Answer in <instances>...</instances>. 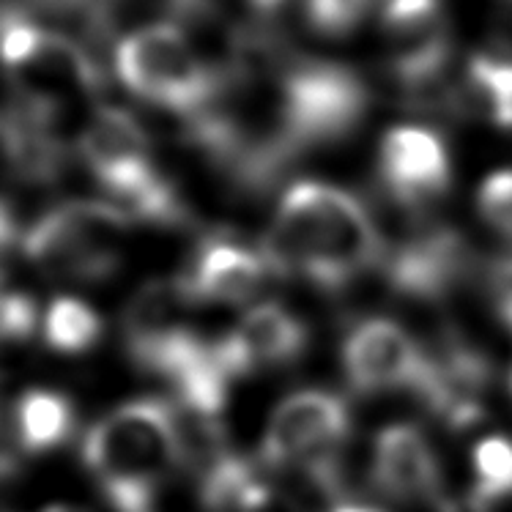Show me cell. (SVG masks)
Wrapping results in <instances>:
<instances>
[{"instance_id":"obj_1","label":"cell","mask_w":512,"mask_h":512,"mask_svg":"<svg viewBox=\"0 0 512 512\" xmlns=\"http://www.w3.org/2000/svg\"><path fill=\"white\" fill-rule=\"evenodd\" d=\"M261 250L272 274L299 277L329 293L387 258L365 203L326 181H299L285 192Z\"/></svg>"},{"instance_id":"obj_2","label":"cell","mask_w":512,"mask_h":512,"mask_svg":"<svg viewBox=\"0 0 512 512\" xmlns=\"http://www.w3.org/2000/svg\"><path fill=\"white\" fill-rule=\"evenodd\" d=\"M184 452L181 419L154 398L113 408L83 441L85 469L115 512H151Z\"/></svg>"},{"instance_id":"obj_3","label":"cell","mask_w":512,"mask_h":512,"mask_svg":"<svg viewBox=\"0 0 512 512\" xmlns=\"http://www.w3.org/2000/svg\"><path fill=\"white\" fill-rule=\"evenodd\" d=\"M80 157L96 184L113 198L129 220L178 228L189 209L154 162V148L135 115L118 107H99L80 135Z\"/></svg>"},{"instance_id":"obj_4","label":"cell","mask_w":512,"mask_h":512,"mask_svg":"<svg viewBox=\"0 0 512 512\" xmlns=\"http://www.w3.org/2000/svg\"><path fill=\"white\" fill-rule=\"evenodd\" d=\"M115 72L137 99L187 118L209 110L230 77L173 22H151L124 36L115 50Z\"/></svg>"},{"instance_id":"obj_5","label":"cell","mask_w":512,"mask_h":512,"mask_svg":"<svg viewBox=\"0 0 512 512\" xmlns=\"http://www.w3.org/2000/svg\"><path fill=\"white\" fill-rule=\"evenodd\" d=\"M370 91L351 66L321 58H299L274 85L277 129L288 162L332 146L362 124Z\"/></svg>"},{"instance_id":"obj_6","label":"cell","mask_w":512,"mask_h":512,"mask_svg":"<svg viewBox=\"0 0 512 512\" xmlns=\"http://www.w3.org/2000/svg\"><path fill=\"white\" fill-rule=\"evenodd\" d=\"M129 225V214L113 200H66L36 220L22 250L53 280L105 283L124 263Z\"/></svg>"},{"instance_id":"obj_7","label":"cell","mask_w":512,"mask_h":512,"mask_svg":"<svg viewBox=\"0 0 512 512\" xmlns=\"http://www.w3.org/2000/svg\"><path fill=\"white\" fill-rule=\"evenodd\" d=\"M351 436V408L337 392L304 389L274 406L261 444L269 471H293L321 493L340 491V455Z\"/></svg>"},{"instance_id":"obj_8","label":"cell","mask_w":512,"mask_h":512,"mask_svg":"<svg viewBox=\"0 0 512 512\" xmlns=\"http://www.w3.org/2000/svg\"><path fill=\"white\" fill-rule=\"evenodd\" d=\"M0 66L25 107L53 118L102 85L96 63L74 39L14 17L0 25Z\"/></svg>"},{"instance_id":"obj_9","label":"cell","mask_w":512,"mask_h":512,"mask_svg":"<svg viewBox=\"0 0 512 512\" xmlns=\"http://www.w3.org/2000/svg\"><path fill=\"white\" fill-rule=\"evenodd\" d=\"M381 28L392 77L411 94L428 91L452 55V33L439 0H384Z\"/></svg>"},{"instance_id":"obj_10","label":"cell","mask_w":512,"mask_h":512,"mask_svg":"<svg viewBox=\"0 0 512 512\" xmlns=\"http://www.w3.org/2000/svg\"><path fill=\"white\" fill-rule=\"evenodd\" d=\"M428 348L387 318H365L343 343V370L348 384L365 395L414 392L425 370Z\"/></svg>"},{"instance_id":"obj_11","label":"cell","mask_w":512,"mask_h":512,"mask_svg":"<svg viewBox=\"0 0 512 512\" xmlns=\"http://www.w3.org/2000/svg\"><path fill=\"white\" fill-rule=\"evenodd\" d=\"M389 288L414 302H441L474 269V252L458 230L433 225L387 252Z\"/></svg>"},{"instance_id":"obj_12","label":"cell","mask_w":512,"mask_h":512,"mask_svg":"<svg viewBox=\"0 0 512 512\" xmlns=\"http://www.w3.org/2000/svg\"><path fill=\"white\" fill-rule=\"evenodd\" d=\"M378 176L398 206L428 209L452 184L450 151L428 126H395L378 148Z\"/></svg>"},{"instance_id":"obj_13","label":"cell","mask_w":512,"mask_h":512,"mask_svg":"<svg viewBox=\"0 0 512 512\" xmlns=\"http://www.w3.org/2000/svg\"><path fill=\"white\" fill-rule=\"evenodd\" d=\"M493 381V367L466 340L450 335L439 348H430L417 395L452 430L471 428L485 414V392Z\"/></svg>"},{"instance_id":"obj_14","label":"cell","mask_w":512,"mask_h":512,"mask_svg":"<svg viewBox=\"0 0 512 512\" xmlns=\"http://www.w3.org/2000/svg\"><path fill=\"white\" fill-rule=\"evenodd\" d=\"M272 277L263 250L247 247L230 233H211L200 239L187 266L176 274L187 302L195 304H244Z\"/></svg>"},{"instance_id":"obj_15","label":"cell","mask_w":512,"mask_h":512,"mask_svg":"<svg viewBox=\"0 0 512 512\" xmlns=\"http://www.w3.org/2000/svg\"><path fill=\"white\" fill-rule=\"evenodd\" d=\"M192 304L181 293L176 280L148 283L132 296L124 315L126 354L140 370L151 376H165L170 359L181 354L189 337L198 332L184 321Z\"/></svg>"},{"instance_id":"obj_16","label":"cell","mask_w":512,"mask_h":512,"mask_svg":"<svg viewBox=\"0 0 512 512\" xmlns=\"http://www.w3.org/2000/svg\"><path fill=\"white\" fill-rule=\"evenodd\" d=\"M370 480L381 496L403 504H439L441 463L428 433L411 422L378 430L370 458Z\"/></svg>"},{"instance_id":"obj_17","label":"cell","mask_w":512,"mask_h":512,"mask_svg":"<svg viewBox=\"0 0 512 512\" xmlns=\"http://www.w3.org/2000/svg\"><path fill=\"white\" fill-rule=\"evenodd\" d=\"M220 345L233 376L244 378L302 359L310 345V332L302 318L285 310L283 304H258L233 332L220 337Z\"/></svg>"},{"instance_id":"obj_18","label":"cell","mask_w":512,"mask_h":512,"mask_svg":"<svg viewBox=\"0 0 512 512\" xmlns=\"http://www.w3.org/2000/svg\"><path fill=\"white\" fill-rule=\"evenodd\" d=\"M77 430V408L58 389L31 387L14 398V436L22 455H47L69 444Z\"/></svg>"},{"instance_id":"obj_19","label":"cell","mask_w":512,"mask_h":512,"mask_svg":"<svg viewBox=\"0 0 512 512\" xmlns=\"http://www.w3.org/2000/svg\"><path fill=\"white\" fill-rule=\"evenodd\" d=\"M269 502V477L255 460L236 452H217L200 477V504L206 512H261Z\"/></svg>"},{"instance_id":"obj_20","label":"cell","mask_w":512,"mask_h":512,"mask_svg":"<svg viewBox=\"0 0 512 512\" xmlns=\"http://www.w3.org/2000/svg\"><path fill=\"white\" fill-rule=\"evenodd\" d=\"M463 105L488 124L512 129V47L493 42L471 55L463 72Z\"/></svg>"},{"instance_id":"obj_21","label":"cell","mask_w":512,"mask_h":512,"mask_svg":"<svg viewBox=\"0 0 512 512\" xmlns=\"http://www.w3.org/2000/svg\"><path fill=\"white\" fill-rule=\"evenodd\" d=\"M39 326L44 345L55 354L66 356L88 354L105 332V321L96 313V307L74 296H58L47 304Z\"/></svg>"},{"instance_id":"obj_22","label":"cell","mask_w":512,"mask_h":512,"mask_svg":"<svg viewBox=\"0 0 512 512\" xmlns=\"http://www.w3.org/2000/svg\"><path fill=\"white\" fill-rule=\"evenodd\" d=\"M373 0H299V17L321 36H348L367 17Z\"/></svg>"},{"instance_id":"obj_23","label":"cell","mask_w":512,"mask_h":512,"mask_svg":"<svg viewBox=\"0 0 512 512\" xmlns=\"http://www.w3.org/2000/svg\"><path fill=\"white\" fill-rule=\"evenodd\" d=\"M42 318L31 293L20 291L0 272V345L25 343L39 329Z\"/></svg>"},{"instance_id":"obj_24","label":"cell","mask_w":512,"mask_h":512,"mask_svg":"<svg viewBox=\"0 0 512 512\" xmlns=\"http://www.w3.org/2000/svg\"><path fill=\"white\" fill-rule=\"evenodd\" d=\"M477 211L493 233L512 241V168L496 170L482 181L477 192Z\"/></svg>"},{"instance_id":"obj_25","label":"cell","mask_w":512,"mask_h":512,"mask_svg":"<svg viewBox=\"0 0 512 512\" xmlns=\"http://www.w3.org/2000/svg\"><path fill=\"white\" fill-rule=\"evenodd\" d=\"M20 458V444L14 436V398L9 395V381L0 373V482L17 477Z\"/></svg>"},{"instance_id":"obj_26","label":"cell","mask_w":512,"mask_h":512,"mask_svg":"<svg viewBox=\"0 0 512 512\" xmlns=\"http://www.w3.org/2000/svg\"><path fill=\"white\" fill-rule=\"evenodd\" d=\"M20 239V222L6 198H0V258L11 252V247Z\"/></svg>"},{"instance_id":"obj_27","label":"cell","mask_w":512,"mask_h":512,"mask_svg":"<svg viewBox=\"0 0 512 512\" xmlns=\"http://www.w3.org/2000/svg\"><path fill=\"white\" fill-rule=\"evenodd\" d=\"M332 512H381L376 507H365V504H340Z\"/></svg>"},{"instance_id":"obj_28","label":"cell","mask_w":512,"mask_h":512,"mask_svg":"<svg viewBox=\"0 0 512 512\" xmlns=\"http://www.w3.org/2000/svg\"><path fill=\"white\" fill-rule=\"evenodd\" d=\"M42 512H83V510L69 507V504H53V507H47V510H42Z\"/></svg>"},{"instance_id":"obj_29","label":"cell","mask_w":512,"mask_h":512,"mask_svg":"<svg viewBox=\"0 0 512 512\" xmlns=\"http://www.w3.org/2000/svg\"><path fill=\"white\" fill-rule=\"evenodd\" d=\"M0 512H9V510H6V507H0Z\"/></svg>"},{"instance_id":"obj_30","label":"cell","mask_w":512,"mask_h":512,"mask_svg":"<svg viewBox=\"0 0 512 512\" xmlns=\"http://www.w3.org/2000/svg\"><path fill=\"white\" fill-rule=\"evenodd\" d=\"M510 3H512V0H510Z\"/></svg>"}]
</instances>
